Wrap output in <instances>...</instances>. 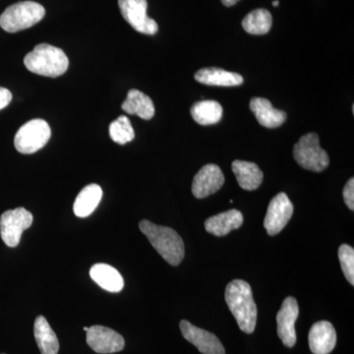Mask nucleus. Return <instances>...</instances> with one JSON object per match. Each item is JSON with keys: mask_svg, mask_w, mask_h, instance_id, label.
Instances as JSON below:
<instances>
[{"mask_svg": "<svg viewBox=\"0 0 354 354\" xmlns=\"http://www.w3.org/2000/svg\"><path fill=\"white\" fill-rule=\"evenodd\" d=\"M102 197L101 186L90 184L84 187L74 202V213L79 218L90 216L99 206Z\"/></svg>", "mask_w": 354, "mask_h": 354, "instance_id": "obj_21", "label": "nucleus"}, {"mask_svg": "<svg viewBox=\"0 0 354 354\" xmlns=\"http://www.w3.org/2000/svg\"><path fill=\"white\" fill-rule=\"evenodd\" d=\"M250 109L255 114L258 122L267 128H278L285 123L288 118L285 111L274 109L271 102L264 97H253L250 102Z\"/></svg>", "mask_w": 354, "mask_h": 354, "instance_id": "obj_15", "label": "nucleus"}, {"mask_svg": "<svg viewBox=\"0 0 354 354\" xmlns=\"http://www.w3.org/2000/svg\"><path fill=\"white\" fill-rule=\"evenodd\" d=\"M12 101V94L6 88L0 87V111L6 109L10 102Z\"/></svg>", "mask_w": 354, "mask_h": 354, "instance_id": "obj_28", "label": "nucleus"}, {"mask_svg": "<svg viewBox=\"0 0 354 354\" xmlns=\"http://www.w3.org/2000/svg\"><path fill=\"white\" fill-rule=\"evenodd\" d=\"M232 171L237 183L244 190L253 191L260 187L264 174L257 165L245 160H234L232 165Z\"/></svg>", "mask_w": 354, "mask_h": 354, "instance_id": "obj_17", "label": "nucleus"}, {"mask_svg": "<svg viewBox=\"0 0 354 354\" xmlns=\"http://www.w3.org/2000/svg\"><path fill=\"white\" fill-rule=\"evenodd\" d=\"M32 213L25 208L8 209L0 216V235L4 243L9 247H16L20 243L23 232L31 227Z\"/></svg>", "mask_w": 354, "mask_h": 354, "instance_id": "obj_7", "label": "nucleus"}, {"mask_svg": "<svg viewBox=\"0 0 354 354\" xmlns=\"http://www.w3.org/2000/svg\"><path fill=\"white\" fill-rule=\"evenodd\" d=\"M46 15L43 6L34 1H21L7 7L0 16V27L7 32H17L38 24Z\"/></svg>", "mask_w": 354, "mask_h": 354, "instance_id": "obj_4", "label": "nucleus"}, {"mask_svg": "<svg viewBox=\"0 0 354 354\" xmlns=\"http://www.w3.org/2000/svg\"><path fill=\"white\" fill-rule=\"evenodd\" d=\"M109 136L113 142L120 145H124L128 142H131L134 139L135 132L129 118L127 116L121 115L118 120L111 122L109 125Z\"/></svg>", "mask_w": 354, "mask_h": 354, "instance_id": "obj_25", "label": "nucleus"}, {"mask_svg": "<svg viewBox=\"0 0 354 354\" xmlns=\"http://www.w3.org/2000/svg\"><path fill=\"white\" fill-rule=\"evenodd\" d=\"M123 111L128 114H136L142 120H152L155 115V106L149 95L132 88L128 92L127 100L121 106Z\"/></svg>", "mask_w": 354, "mask_h": 354, "instance_id": "obj_20", "label": "nucleus"}, {"mask_svg": "<svg viewBox=\"0 0 354 354\" xmlns=\"http://www.w3.org/2000/svg\"><path fill=\"white\" fill-rule=\"evenodd\" d=\"M90 276L93 281L109 292H120L124 286V281L118 270L108 264H95L91 268Z\"/></svg>", "mask_w": 354, "mask_h": 354, "instance_id": "obj_19", "label": "nucleus"}, {"mask_svg": "<svg viewBox=\"0 0 354 354\" xmlns=\"http://www.w3.org/2000/svg\"><path fill=\"white\" fill-rule=\"evenodd\" d=\"M24 64L32 73L55 78L67 71L69 59L62 48L41 44L26 55Z\"/></svg>", "mask_w": 354, "mask_h": 354, "instance_id": "obj_3", "label": "nucleus"}, {"mask_svg": "<svg viewBox=\"0 0 354 354\" xmlns=\"http://www.w3.org/2000/svg\"><path fill=\"white\" fill-rule=\"evenodd\" d=\"M242 223L243 216L241 212L232 209L209 218L205 221V228L209 234L221 237L241 227Z\"/></svg>", "mask_w": 354, "mask_h": 354, "instance_id": "obj_16", "label": "nucleus"}, {"mask_svg": "<svg viewBox=\"0 0 354 354\" xmlns=\"http://www.w3.org/2000/svg\"><path fill=\"white\" fill-rule=\"evenodd\" d=\"M197 82L209 86H218V87H234L243 83V77L234 72L227 70L209 67V68L200 69L195 74Z\"/></svg>", "mask_w": 354, "mask_h": 354, "instance_id": "obj_18", "label": "nucleus"}, {"mask_svg": "<svg viewBox=\"0 0 354 354\" xmlns=\"http://www.w3.org/2000/svg\"><path fill=\"white\" fill-rule=\"evenodd\" d=\"M225 301L239 329L252 334L257 323V306L249 283L242 279L230 281L225 288Z\"/></svg>", "mask_w": 354, "mask_h": 354, "instance_id": "obj_1", "label": "nucleus"}, {"mask_svg": "<svg viewBox=\"0 0 354 354\" xmlns=\"http://www.w3.org/2000/svg\"><path fill=\"white\" fill-rule=\"evenodd\" d=\"M293 215V205L286 193H279L272 198L264 218L268 234L274 236L281 232Z\"/></svg>", "mask_w": 354, "mask_h": 354, "instance_id": "obj_9", "label": "nucleus"}, {"mask_svg": "<svg viewBox=\"0 0 354 354\" xmlns=\"http://www.w3.org/2000/svg\"><path fill=\"white\" fill-rule=\"evenodd\" d=\"M309 348L314 354H329L337 344V333L328 321H320L312 326L309 332Z\"/></svg>", "mask_w": 354, "mask_h": 354, "instance_id": "obj_14", "label": "nucleus"}, {"mask_svg": "<svg viewBox=\"0 0 354 354\" xmlns=\"http://www.w3.org/2000/svg\"><path fill=\"white\" fill-rule=\"evenodd\" d=\"M88 329V328H87V327H84V330H85V332H87Z\"/></svg>", "mask_w": 354, "mask_h": 354, "instance_id": "obj_31", "label": "nucleus"}, {"mask_svg": "<svg viewBox=\"0 0 354 354\" xmlns=\"http://www.w3.org/2000/svg\"><path fill=\"white\" fill-rule=\"evenodd\" d=\"M272 18L267 9H256L246 15L242 21V27L248 34L265 35L271 30Z\"/></svg>", "mask_w": 354, "mask_h": 354, "instance_id": "obj_24", "label": "nucleus"}, {"mask_svg": "<svg viewBox=\"0 0 354 354\" xmlns=\"http://www.w3.org/2000/svg\"><path fill=\"white\" fill-rule=\"evenodd\" d=\"M180 330L184 339L194 344L200 353L203 354H225V348L220 339L208 330L200 329L186 320L181 321Z\"/></svg>", "mask_w": 354, "mask_h": 354, "instance_id": "obj_13", "label": "nucleus"}, {"mask_svg": "<svg viewBox=\"0 0 354 354\" xmlns=\"http://www.w3.org/2000/svg\"><path fill=\"white\" fill-rule=\"evenodd\" d=\"M87 344L97 353H118L124 348L122 335L104 326H93L87 330Z\"/></svg>", "mask_w": 354, "mask_h": 354, "instance_id": "obj_10", "label": "nucleus"}, {"mask_svg": "<svg viewBox=\"0 0 354 354\" xmlns=\"http://www.w3.org/2000/svg\"><path fill=\"white\" fill-rule=\"evenodd\" d=\"M293 157L307 171L321 172L330 164L329 156L320 146L316 133H308L299 139L293 147Z\"/></svg>", "mask_w": 354, "mask_h": 354, "instance_id": "obj_5", "label": "nucleus"}, {"mask_svg": "<svg viewBox=\"0 0 354 354\" xmlns=\"http://www.w3.org/2000/svg\"><path fill=\"white\" fill-rule=\"evenodd\" d=\"M344 199L349 209H354V179L351 177L344 188Z\"/></svg>", "mask_w": 354, "mask_h": 354, "instance_id": "obj_27", "label": "nucleus"}, {"mask_svg": "<svg viewBox=\"0 0 354 354\" xmlns=\"http://www.w3.org/2000/svg\"><path fill=\"white\" fill-rule=\"evenodd\" d=\"M34 334L41 354H57L59 342L55 333L44 316L37 317L35 321Z\"/></svg>", "mask_w": 354, "mask_h": 354, "instance_id": "obj_22", "label": "nucleus"}, {"mask_svg": "<svg viewBox=\"0 0 354 354\" xmlns=\"http://www.w3.org/2000/svg\"><path fill=\"white\" fill-rule=\"evenodd\" d=\"M339 259L342 272L351 286H354V249L348 244L339 248Z\"/></svg>", "mask_w": 354, "mask_h": 354, "instance_id": "obj_26", "label": "nucleus"}, {"mask_svg": "<svg viewBox=\"0 0 354 354\" xmlns=\"http://www.w3.org/2000/svg\"><path fill=\"white\" fill-rule=\"evenodd\" d=\"M299 315V307L295 297H286L281 308L277 315L278 335L283 344L288 348H292L297 344L295 322Z\"/></svg>", "mask_w": 354, "mask_h": 354, "instance_id": "obj_11", "label": "nucleus"}, {"mask_svg": "<svg viewBox=\"0 0 354 354\" xmlns=\"http://www.w3.org/2000/svg\"><path fill=\"white\" fill-rule=\"evenodd\" d=\"M193 120L201 125H213L223 118V108L216 101H201L191 108Z\"/></svg>", "mask_w": 354, "mask_h": 354, "instance_id": "obj_23", "label": "nucleus"}, {"mask_svg": "<svg viewBox=\"0 0 354 354\" xmlns=\"http://www.w3.org/2000/svg\"><path fill=\"white\" fill-rule=\"evenodd\" d=\"M50 125L43 120H34L25 123L16 133L14 145L21 153L30 155L38 152L50 139Z\"/></svg>", "mask_w": 354, "mask_h": 354, "instance_id": "obj_6", "label": "nucleus"}, {"mask_svg": "<svg viewBox=\"0 0 354 354\" xmlns=\"http://www.w3.org/2000/svg\"><path fill=\"white\" fill-rule=\"evenodd\" d=\"M1 354H4V353H1Z\"/></svg>", "mask_w": 354, "mask_h": 354, "instance_id": "obj_32", "label": "nucleus"}, {"mask_svg": "<svg viewBox=\"0 0 354 354\" xmlns=\"http://www.w3.org/2000/svg\"><path fill=\"white\" fill-rule=\"evenodd\" d=\"M223 184L225 176L220 167L213 164L206 165L193 179L192 193L197 199H204L218 192Z\"/></svg>", "mask_w": 354, "mask_h": 354, "instance_id": "obj_12", "label": "nucleus"}, {"mask_svg": "<svg viewBox=\"0 0 354 354\" xmlns=\"http://www.w3.org/2000/svg\"><path fill=\"white\" fill-rule=\"evenodd\" d=\"M139 227L153 248L169 264L178 266L183 262L185 249L183 239L176 230L155 225L147 220L140 221Z\"/></svg>", "mask_w": 354, "mask_h": 354, "instance_id": "obj_2", "label": "nucleus"}, {"mask_svg": "<svg viewBox=\"0 0 354 354\" xmlns=\"http://www.w3.org/2000/svg\"><path fill=\"white\" fill-rule=\"evenodd\" d=\"M118 6L123 18L133 29L141 34H157V22L147 15V0H118Z\"/></svg>", "mask_w": 354, "mask_h": 354, "instance_id": "obj_8", "label": "nucleus"}, {"mask_svg": "<svg viewBox=\"0 0 354 354\" xmlns=\"http://www.w3.org/2000/svg\"><path fill=\"white\" fill-rule=\"evenodd\" d=\"M279 4V0H274V2H272V6H274V7H277L278 6Z\"/></svg>", "mask_w": 354, "mask_h": 354, "instance_id": "obj_30", "label": "nucleus"}, {"mask_svg": "<svg viewBox=\"0 0 354 354\" xmlns=\"http://www.w3.org/2000/svg\"><path fill=\"white\" fill-rule=\"evenodd\" d=\"M239 0H221V2H223V6L230 7L232 6H235V4L239 2Z\"/></svg>", "mask_w": 354, "mask_h": 354, "instance_id": "obj_29", "label": "nucleus"}]
</instances>
